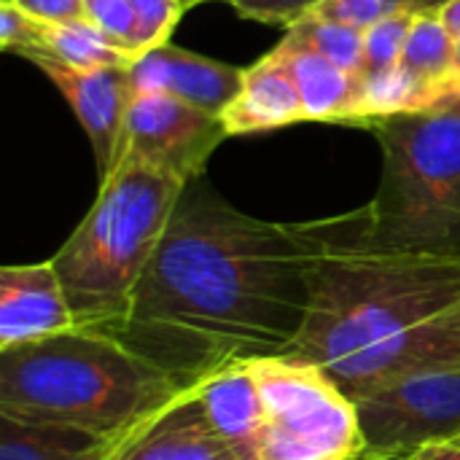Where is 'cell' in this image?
Instances as JSON below:
<instances>
[{
  "label": "cell",
  "mask_w": 460,
  "mask_h": 460,
  "mask_svg": "<svg viewBox=\"0 0 460 460\" xmlns=\"http://www.w3.org/2000/svg\"><path fill=\"white\" fill-rule=\"evenodd\" d=\"M310 248V221H261L205 175L189 181L111 334L186 391L232 361L288 353L307 318Z\"/></svg>",
  "instance_id": "1"
},
{
  "label": "cell",
  "mask_w": 460,
  "mask_h": 460,
  "mask_svg": "<svg viewBox=\"0 0 460 460\" xmlns=\"http://www.w3.org/2000/svg\"><path fill=\"white\" fill-rule=\"evenodd\" d=\"M310 224V305L286 356L321 367L350 399L460 364V253L377 248L364 208Z\"/></svg>",
  "instance_id": "2"
},
{
  "label": "cell",
  "mask_w": 460,
  "mask_h": 460,
  "mask_svg": "<svg viewBox=\"0 0 460 460\" xmlns=\"http://www.w3.org/2000/svg\"><path fill=\"white\" fill-rule=\"evenodd\" d=\"M119 337L73 329L0 353V415L113 442L183 394Z\"/></svg>",
  "instance_id": "3"
},
{
  "label": "cell",
  "mask_w": 460,
  "mask_h": 460,
  "mask_svg": "<svg viewBox=\"0 0 460 460\" xmlns=\"http://www.w3.org/2000/svg\"><path fill=\"white\" fill-rule=\"evenodd\" d=\"M183 181L124 156L100 183L92 210L51 256L75 329L116 332L159 248Z\"/></svg>",
  "instance_id": "4"
},
{
  "label": "cell",
  "mask_w": 460,
  "mask_h": 460,
  "mask_svg": "<svg viewBox=\"0 0 460 460\" xmlns=\"http://www.w3.org/2000/svg\"><path fill=\"white\" fill-rule=\"evenodd\" d=\"M383 146L377 197L364 208L372 245L460 253V113L423 111L364 124Z\"/></svg>",
  "instance_id": "5"
},
{
  "label": "cell",
  "mask_w": 460,
  "mask_h": 460,
  "mask_svg": "<svg viewBox=\"0 0 460 460\" xmlns=\"http://www.w3.org/2000/svg\"><path fill=\"white\" fill-rule=\"evenodd\" d=\"M248 364L264 399L253 460H369L356 402L321 367L286 353Z\"/></svg>",
  "instance_id": "6"
},
{
  "label": "cell",
  "mask_w": 460,
  "mask_h": 460,
  "mask_svg": "<svg viewBox=\"0 0 460 460\" xmlns=\"http://www.w3.org/2000/svg\"><path fill=\"white\" fill-rule=\"evenodd\" d=\"M353 402L369 458L415 456L460 437V364L404 375Z\"/></svg>",
  "instance_id": "7"
},
{
  "label": "cell",
  "mask_w": 460,
  "mask_h": 460,
  "mask_svg": "<svg viewBox=\"0 0 460 460\" xmlns=\"http://www.w3.org/2000/svg\"><path fill=\"white\" fill-rule=\"evenodd\" d=\"M226 137L221 116L164 92H143L129 102L119 162L140 159L189 183L202 178L208 159Z\"/></svg>",
  "instance_id": "8"
},
{
  "label": "cell",
  "mask_w": 460,
  "mask_h": 460,
  "mask_svg": "<svg viewBox=\"0 0 460 460\" xmlns=\"http://www.w3.org/2000/svg\"><path fill=\"white\" fill-rule=\"evenodd\" d=\"M32 62L67 100L70 111L75 113L78 124L84 127L100 183L119 167L121 156V137L127 124V111L132 102V84H129V65L121 67H73L49 54H30Z\"/></svg>",
  "instance_id": "9"
},
{
  "label": "cell",
  "mask_w": 460,
  "mask_h": 460,
  "mask_svg": "<svg viewBox=\"0 0 460 460\" xmlns=\"http://www.w3.org/2000/svg\"><path fill=\"white\" fill-rule=\"evenodd\" d=\"M100 460H251V456L210 426L189 388L108 442Z\"/></svg>",
  "instance_id": "10"
},
{
  "label": "cell",
  "mask_w": 460,
  "mask_h": 460,
  "mask_svg": "<svg viewBox=\"0 0 460 460\" xmlns=\"http://www.w3.org/2000/svg\"><path fill=\"white\" fill-rule=\"evenodd\" d=\"M73 329L75 318L51 259L0 270V353Z\"/></svg>",
  "instance_id": "11"
},
{
  "label": "cell",
  "mask_w": 460,
  "mask_h": 460,
  "mask_svg": "<svg viewBox=\"0 0 460 460\" xmlns=\"http://www.w3.org/2000/svg\"><path fill=\"white\" fill-rule=\"evenodd\" d=\"M129 84L132 94L164 92L221 116L243 84V70L164 43L129 62Z\"/></svg>",
  "instance_id": "12"
},
{
  "label": "cell",
  "mask_w": 460,
  "mask_h": 460,
  "mask_svg": "<svg viewBox=\"0 0 460 460\" xmlns=\"http://www.w3.org/2000/svg\"><path fill=\"white\" fill-rule=\"evenodd\" d=\"M299 121H307L305 102L278 49L243 70L237 94L221 111V124L229 137L270 132Z\"/></svg>",
  "instance_id": "13"
},
{
  "label": "cell",
  "mask_w": 460,
  "mask_h": 460,
  "mask_svg": "<svg viewBox=\"0 0 460 460\" xmlns=\"http://www.w3.org/2000/svg\"><path fill=\"white\" fill-rule=\"evenodd\" d=\"M191 391L199 399L210 426L253 460V447L264 423V399L251 364L232 361L210 372Z\"/></svg>",
  "instance_id": "14"
},
{
  "label": "cell",
  "mask_w": 460,
  "mask_h": 460,
  "mask_svg": "<svg viewBox=\"0 0 460 460\" xmlns=\"http://www.w3.org/2000/svg\"><path fill=\"white\" fill-rule=\"evenodd\" d=\"M278 51L286 57V65L296 81V89L305 102L307 121H348L358 124L361 100H364V75L345 70L326 57L296 46L283 38Z\"/></svg>",
  "instance_id": "15"
},
{
  "label": "cell",
  "mask_w": 460,
  "mask_h": 460,
  "mask_svg": "<svg viewBox=\"0 0 460 460\" xmlns=\"http://www.w3.org/2000/svg\"><path fill=\"white\" fill-rule=\"evenodd\" d=\"M0 460H100L108 442L70 429L32 426L0 415Z\"/></svg>",
  "instance_id": "16"
},
{
  "label": "cell",
  "mask_w": 460,
  "mask_h": 460,
  "mask_svg": "<svg viewBox=\"0 0 460 460\" xmlns=\"http://www.w3.org/2000/svg\"><path fill=\"white\" fill-rule=\"evenodd\" d=\"M456 54H458V40L453 38V32L445 27L439 13L426 11L415 16V24L410 30L399 65L410 70L412 75H418L420 81L439 86L450 97L460 86Z\"/></svg>",
  "instance_id": "17"
},
{
  "label": "cell",
  "mask_w": 460,
  "mask_h": 460,
  "mask_svg": "<svg viewBox=\"0 0 460 460\" xmlns=\"http://www.w3.org/2000/svg\"><path fill=\"white\" fill-rule=\"evenodd\" d=\"M35 54H49L73 67H121L132 62L89 19L43 22V43Z\"/></svg>",
  "instance_id": "18"
},
{
  "label": "cell",
  "mask_w": 460,
  "mask_h": 460,
  "mask_svg": "<svg viewBox=\"0 0 460 460\" xmlns=\"http://www.w3.org/2000/svg\"><path fill=\"white\" fill-rule=\"evenodd\" d=\"M286 40L305 46L345 70L361 73L364 67V30L358 27L310 13L288 30Z\"/></svg>",
  "instance_id": "19"
},
{
  "label": "cell",
  "mask_w": 460,
  "mask_h": 460,
  "mask_svg": "<svg viewBox=\"0 0 460 460\" xmlns=\"http://www.w3.org/2000/svg\"><path fill=\"white\" fill-rule=\"evenodd\" d=\"M418 13H396L364 30V67L361 75H375L399 65L410 30Z\"/></svg>",
  "instance_id": "20"
},
{
  "label": "cell",
  "mask_w": 460,
  "mask_h": 460,
  "mask_svg": "<svg viewBox=\"0 0 460 460\" xmlns=\"http://www.w3.org/2000/svg\"><path fill=\"white\" fill-rule=\"evenodd\" d=\"M86 19L129 59L140 57V30L129 0H84Z\"/></svg>",
  "instance_id": "21"
},
{
  "label": "cell",
  "mask_w": 460,
  "mask_h": 460,
  "mask_svg": "<svg viewBox=\"0 0 460 460\" xmlns=\"http://www.w3.org/2000/svg\"><path fill=\"white\" fill-rule=\"evenodd\" d=\"M315 13L358 30H369L372 24L396 13H423V0H323Z\"/></svg>",
  "instance_id": "22"
},
{
  "label": "cell",
  "mask_w": 460,
  "mask_h": 460,
  "mask_svg": "<svg viewBox=\"0 0 460 460\" xmlns=\"http://www.w3.org/2000/svg\"><path fill=\"white\" fill-rule=\"evenodd\" d=\"M129 3H132L135 16H137L140 54L170 43V35L178 27L181 13L186 11L181 5V0H129Z\"/></svg>",
  "instance_id": "23"
},
{
  "label": "cell",
  "mask_w": 460,
  "mask_h": 460,
  "mask_svg": "<svg viewBox=\"0 0 460 460\" xmlns=\"http://www.w3.org/2000/svg\"><path fill=\"white\" fill-rule=\"evenodd\" d=\"M43 43V22L27 16L11 0H0V49L30 57L40 51Z\"/></svg>",
  "instance_id": "24"
},
{
  "label": "cell",
  "mask_w": 460,
  "mask_h": 460,
  "mask_svg": "<svg viewBox=\"0 0 460 460\" xmlns=\"http://www.w3.org/2000/svg\"><path fill=\"white\" fill-rule=\"evenodd\" d=\"M226 3L245 19L291 30L305 16L315 13L323 0H226Z\"/></svg>",
  "instance_id": "25"
},
{
  "label": "cell",
  "mask_w": 460,
  "mask_h": 460,
  "mask_svg": "<svg viewBox=\"0 0 460 460\" xmlns=\"http://www.w3.org/2000/svg\"><path fill=\"white\" fill-rule=\"evenodd\" d=\"M16 8H22L27 16L38 22H70V19H86L84 0H11Z\"/></svg>",
  "instance_id": "26"
},
{
  "label": "cell",
  "mask_w": 460,
  "mask_h": 460,
  "mask_svg": "<svg viewBox=\"0 0 460 460\" xmlns=\"http://www.w3.org/2000/svg\"><path fill=\"white\" fill-rule=\"evenodd\" d=\"M415 460H460V437L423 445L415 453Z\"/></svg>",
  "instance_id": "27"
},
{
  "label": "cell",
  "mask_w": 460,
  "mask_h": 460,
  "mask_svg": "<svg viewBox=\"0 0 460 460\" xmlns=\"http://www.w3.org/2000/svg\"><path fill=\"white\" fill-rule=\"evenodd\" d=\"M439 19L445 22V27L453 32V38L460 40V0H450L442 11H437Z\"/></svg>",
  "instance_id": "28"
},
{
  "label": "cell",
  "mask_w": 460,
  "mask_h": 460,
  "mask_svg": "<svg viewBox=\"0 0 460 460\" xmlns=\"http://www.w3.org/2000/svg\"><path fill=\"white\" fill-rule=\"evenodd\" d=\"M434 111H453V113H460V86L439 105V108H434Z\"/></svg>",
  "instance_id": "29"
},
{
  "label": "cell",
  "mask_w": 460,
  "mask_h": 460,
  "mask_svg": "<svg viewBox=\"0 0 460 460\" xmlns=\"http://www.w3.org/2000/svg\"><path fill=\"white\" fill-rule=\"evenodd\" d=\"M447 3H450V0H423V13H426V11H429V13H437V11H442Z\"/></svg>",
  "instance_id": "30"
},
{
  "label": "cell",
  "mask_w": 460,
  "mask_h": 460,
  "mask_svg": "<svg viewBox=\"0 0 460 460\" xmlns=\"http://www.w3.org/2000/svg\"><path fill=\"white\" fill-rule=\"evenodd\" d=\"M199 3H208V0H181L183 8H191V5H199Z\"/></svg>",
  "instance_id": "31"
},
{
  "label": "cell",
  "mask_w": 460,
  "mask_h": 460,
  "mask_svg": "<svg viewBox=\"0 0 460 460\" xmlns=\"http://www.w3.org/2000/svg\"><path fill=\"white\" fill-rule=\"evenodd\" d=\"M372 460H415V456H402V458H372Z\"/></svg>",
  "instance_id": "32"
},
{
  "label": "cell",
  "mask_w": 460,
  "mask_h": 460,
  "mask_svg": "<svg viewBox=\"0 0 460 460\" xmlns=\"http://www.w3.org/2000/svg\"><path fill=\"white\" fill-rule=\"evenodd\" d=\"M456 70H458V78H460V40H458V54H456Z\"/></svg>",
  "instance_id": "33"
},
{
  "label": "cell",
  "mask_w": 460,
  "mask_h": 460,
  "mask_svg": "<svg viewBox=\"0 0 460 460\" xmlns=\"http://www.w3.org/2000/svg\"><path fill=\"white\" fill-rule=\"evenodd\" d=\"M369 460H372V458H369Z\"/></svg>",
  "instance_id": "34"
}]
</instances>
